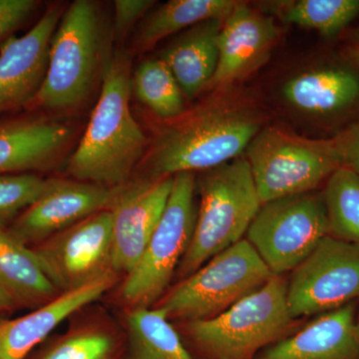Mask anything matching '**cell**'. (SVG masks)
I'll list each match as a JSON object with an SVG mask.
<instances>
[{"mask_svg":"<svg viewBox=\"0 0 359 359\" xmlns=\"http://www.w3.org/2000/svg\"><path fill=\"white\" fill-rule=\"evenodd\" d=\"M347 56H348L349 60L351 61L353 65L359 66V36L349 46Z\"/></svg>","mask_w":359,"mask_h":359,"instance_id":"33","label":"cell"},{"mask_svg":"<svg viewBox=\"0 0 359 359\" xmlns=\"http://www.w3.org/2000/svg\"><path fill=\"white\" fill-rule=\"evenodd\" d=\"M245 238L212 257L156 302L172 323L210 320L257 292L273 276Z\"/></svg>","mask_w":359,"mask_h":359,"instance_id":"7","label":"cell"},{"mask_svg":"<svg viewBox=\"0 0 359 359\" xmlns=\"http://www.w3.org/2000/svg\"><path fill=\"white\" fill-rule=\"evenodd\" d=\"M132 92L146 107L165 121L186 112V97L164 61L149 59L132 75Z\"/></svg>","mask_w":359,"mask_h":359,"instance_id":"26","label":"cell"},{"mask_svg":"<svg viewBox=\"0 0 359 359\" xmlns=\"http://www.w3.org/2000/svg\"><path fill=\"white\" fill-rule=\"evenodd\" d=\"M356 304L320 314L255 359H359Z\"/></svg>","mask_w":359,"mask_h":359,"instance_id":"19","label":"cell"},{"mask_svg":"<svg viewBox=\"0 0 359 359\" xmlns=\"http://www.w3.org/2000/svg\"><path fill=\"white\" fill-rule=\"evenodd\" d=\"M224 20L203 21L180 33L161 53L186 99L208 89L219 61V34Z\"/></svg>","mask_w":359,"mask_h":359,"instance_id":"20","label":"cell"},{"mask_svg":"<svg viewBox=\"0 0 359 359\" xmlns=\"http://www.w3.org/2000/svg\"><path fill=\"white\" fill-rule=\"evenodd\" d=\"M262 205L313 192L341 167L334 138L316 140L266 126L245 150Z\"/></svg>","mask_w":359,"mask_h":359,"instance_id":"8","label":"cell"},{"mask_svg":"<svg viewBox=\"0 0 359 359\" xmlns=\"http://www.w3.org/2000/svg\"><path fill=\"white\" fill-rule=\"evenodd\" d=\"M122 278L104 276L80 289L62 292L53 301L20 318L0 320V359H26L54 330L80 309L98 302Z\"/></svg>","mask_w":359,"mask_h":359,"instance_id":"17","label":"cell"},{"mask_svg":"<svg viewBox=\"0 0 359 359\" xmlns=\"http://www.w3.org/2000/svg\"><path fill=\"white\" fill-rule=\"evenodd\" d=\"M112 188L72 178H48L43 193L7 231L32 248L97 212L107 210Z\"/></svg>","mask_w":359,"mask_h":359,"instance_id":"13","label":"cell"},{"mask_svg":"<svg viewBox=\"0 0 359 359\" xmlns=\"http://www.w3.org/2000/svg\"><path fill=\"white\" fill-rule=\"evenodd\" d=\"M283 95L302 112L339 114L359 102V73L339 66L306 71L285 82Z\"/></svg>","mask_w":359,"mask_h":359,"instance_id":"21","label":"cell"},{"mask_svg":"<svg viewBox=\"0 0 359 359\" xmlns=\"http://www.w3.org/2000/svg\"><path fill=\"white\" fill-rule=\"evenodd\" d=\"M112 39L97 2L75 0L66 7L51 40L43 84L29 106L53 113L84 107L102 86Z\"/></svg>","mask_w":359,"mask_h":359,"instance_id":"3","label":"cell"},{"mask_svg":"<svg viewBox=\"0 0 359 359\" xmlns=\"http://www.w3.org/2000/svg\"><path fill=\"white\" fill-rule=\"evenodd\" d=\"M238 1L235 0H171L156 9L139 26L134 48L150 50L168 36L210 20H226Z\"/></svg>","mask_w":359,"mask_h":359,"instance_id":"23","label":"cell"},{"mask_svg":"<svg viewBox=\"0 0 359 359\" xmlns=\"http://www.w3.org/2000/svg\"><path fill=\"white\" fill-rule=\"evenodd\" d=\"M264 116L244 97L223 94L168 122L134 176L199 173L237 159L264 128ZM133 176V177H134Z\"/></svg>","mask_w":359,"mask_h":359,"instance_id":"1","label":"cell"},{"mask_svg":"<svg viewBox=\"0 0 359 359\" xmlns=\"http://www.w3.org/2000/svg\"><path fill=\"white\" fill-rule=\"evenodd\" d=\"M152 0H116L112 23L113 39L121 41L135 25L154 6Z\"/></svg>","mask_w":359,"mask_h":359,"instance_id":"29","label":"cell"},{"mask_svg":"<svg viewBox=\"0 0 359 359\" xmlns=\"http://www.w3.org/2000/svg\"><path fill=\"white\" fill-rule=\"evenodd\" d=\"M131 93V56L115 52L87 128L66 162L68 178L107 188L133 178L149 144L132 114Z\"/></svg>","mask_w":359,"mask_h":359,"instance_id":"2","label":"cell"},{"mask_svg":"<svg viewBox=\"0 0 359 359\" xmlns=\"http://www.w3.org/2000/svg\"><path fill=\"white\" fill-rule=\"evenodd\" d=\"M174 176H134L112 188L109 210L112 218L113 268L123 278L138 263L171 194Z\"/></svg>","mask_w":359,"mask_h":359,"instance_id":"12","label":"cell"},{"mask_svg":"<svg viewBox=\"0 0 359 359\" xmlns=\"http://www.w3.org/2000/svg\"><path fill=\"white\" fill-rule=\"evenodd\" d=\"M195 193L196 173L175 175L166 208L138 263L109 292L118 311L153 308L171 287L195 230Z\"/></svg>","mask_w":359,"mask_h":359,"instance_id":"6","label":"cell"},{"mask_svg":"<svg viewBox=\"0 0 359 359\" xmlns=\"http://www.w3.org/2000/svg\"><path fill=\"white\" fill-rule=\"evenodd\" d=\"M35 0H0V44L9 37L36 11Z\"/></svg>","mask_w":359,"mask_h":359,"instance_id":"30","label":"cell"},{"mask_svg":"<svg viewBox=\"0 0 359 359\" xmlns=\"http://www.w3.org/2000/svg\"><path fill=\"white\" fill-rule=\"evenodd\" d=\"M26 359H124L126 334L117 314L92 302L72 314Z\"/></svg>","mask_w":359,"mask_h":359,"instance_id":"18","label":"cell"},{"mask_svg":"<svg viewBox=\"0 0 359 359\" xmlns=\"http://www.w3.org/2000/svg\"><path fill=\"white\" fill-rule=\"evenodd\" d=\"M278 37L273 16L238 1L222 26L218 67L208 88L226 89L259 69Z\"/></svg>","mask_w":359,"mask_h":359,"instance_id":"15","label":"cell"},{"mask_svg":"<svg viewBox=\"0 0 359 359\" xmlns=\"http://www.w3.org/2000/svg\"><path fill=\"white\" fill-rule=\"evenodd\" d=\"M0 289L18 309H36L60 292L52 285L32 249L0 228Z\"/></svg>","mask_w":359,"mask_h":359,"instance_id":"22","label":"cell"},{"mask_svg":"<svg viewBox=\"0 0 359 359\" xmlns=\"http://www.w3.org/2000/svg\"><path fill=\"white\" fill-rule=\"evenodd\" d=\"M330 236L323 194L289 196L264 203L245 240L275 276L292 273Z\"/></svg>","mask_w":359,"mask_h":359,"instance_id":"9","label":"cell"},{"mask_svg":"<svg viewBox=\"0 0 359 359\" xmlns=\"http://www.w3.org/2000/svg\"><path fill=\"white\" fill-rule=\"evenodd\" d=\"M341 167L359 175V123L334 138Z\"/></svg>","mask_w":359,"mask_h":359,"instance_id":"31","label":"cell"},{"mask_svg":"<svg viewBox=\"0 0 359 359\" xmlns=\"http://www.w3.org/2000/svg\"><path fill=\"white\" fill-rule=\"evenodd\" d=\"M67 6L51 4L32 29L0 45V113L29 106L43 84L49 49Z\"/></svg>","mask_w":359,"mask_h":359,"instance_id":"14","label":"cell"},{"mask_svg":"<svg viewBox=\"0 0 359 359\" xmlns=\"http://www.w3.org/2000/svg\"><path fill=\"white\" fill-rule=\"evenodd\" d=\"M18 311L11 297L4 290L0 289V320L8 318L14 311Z\"/></svg>","mask_w":359,"mask_h":359,"instance_id":"32","label":"cell"},{"mask_svg":"<svg viewBox=\"0 0 359 359\" xmlns=\"http://www.w3.org/2000/svg\"><path fill=\"white\" fill-rule=\"evenodd\" d=\"M75 138L69 124L47 117L0 124V175L49 171L65 159Z\"/></svg>","mask_w":359,"mask_h":359,"instance_id":"16","label":"cell"},{"mask_svg":"<svg viewBox=\"0 0 359 359\" xmlns=\"http://www.w3.org/2000/svg\"><path fill=\"white\" fill-rule=\"evenodd\" d=\"M287 278L271 276L261 289L210 320L173 323L193 359H255L301 328L290 316Z\"/></svg>","mask_w":359,"mask_h":359,"instance_id":"4","label":"cell"},{"mask_svg":"<svg viewBox=\"0 0 359 359\" xmlns=\"http://www.w3.org/2000/svg\"><path fill=\"white\" fill-rule=\"evenodd\" d=\"M30 249L60 294L117 275L109 210L97 212Z\"/></svg>","mask_w":359,"mask_h":359,"instance_id":"11","label":"cell"},{"mask_svg":"<svg viewBox=\"0 0 359 359\" xmlns=\"http://www.w3.org/2000/svg\"><path fill=\"white\" fill-rule=\"evenodd\" d=\"M359 299V245L327 236L287 280L290 316H320Z\"/></svg>","mask_w":359,"mask_h":359,"instance_id":"10","label":"cell"},{"mask_svg":"<svg viewBox=\"0 0 359 359\" xmlns=\"http://www.w3.org/2000/svg\"><path fill=\"white\" fill-rule=\"evenodd\" d=\"M323 198L330 236L359 245V175L339 168L327 179Z\"/></svg>","mask_w":359,"mask_h":359,"instance_id":"27","label":"cell"},{"mask_svg":"<svg viewBox=\"0 0 359 359\" xmlns=\"http://www.w3.org/2000/svg\"><path fill=\"white\" fill-rule=\"evenodd\" d=\"M196 190L201 198L197 221L192 240L175 275L176 283L245 238L262 205L245 158L196 174Z\"/></svg>","mask_w":359,"mask_h":359,"instance_id":"5","label":"cell"},{"mask_svg":"<svg viewBox=\"0 0 359 359\" xmlns=\"http://www.w3.org/2000/svg\"><path fill=\"white\" fill-rule=\"evenodd\" d=\"M126 334L124 359H193L173 323L156 309L117 314Z\"/></svg>","mask_w":359,"mask_h":359,"instance_id":"24","label":"cell"},{"mask_svg":"<svg viewBox=\"0 0 359 359\" xmlns=\"http://www.w3.org/2000/svg\"><path fill=\"white\" fill-rule=\"evenodd\" d=\"M355 328H356V334H358V337L359 339V311H358V313L356 314Z\"/></svg>","mask_w":359,"mask_h":359,"instance_id":"34","label":"cell"},{"mask_svg":"<svg viewBox=\"0 0 359 359\" xmlns=\"http://www.w3.org/2000/svg\"><path fill=\"white\" fill-rule=\"evenodd\" d=\"M47 181L35 173L0 175V228H7L39 199Z\"/></svg>","mask_w":359,"mask_h":359,"instance_id":"28","label":"cell"},{"mask_svg":"<svg viewBox=\"0 0 359 359\" xmlns=\"http://www.w3.org/2000/svg\"><path fill=\"white\" fill-rule=\"evenodd\" d=\"M266 14L290 25L316 30L325 37L339 34L359 14V0H292L264 4Z\"/></svg>","mask_w":359,"mask_h":359,"instance_id":"25","label":"cell"}]
</instances>
